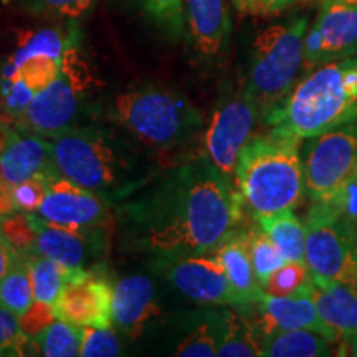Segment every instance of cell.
Listing matches in <instances>:
<instances>
[{"mask_svg": "<svg viewBox=\"0 0 357 357\" xmlns=\"http://www.w3.org/2000/svg\"><path fill=\"white\" fill-rule=\"evenodd\" d=\"M19 132H20L19 128H12L7 121L0 119V154L7 149V146L15 139Z\"/></svg>", "mask_w": 357, "mask_h": 357, "instance_id": "44", "label": "cell"}, {"mask_svg": "<svg viewBox=\"0 0 357 357\" xmlns=\"http://www.w3.org/2000/svg\"><path fill=\"white\" fill-rule=\"evenodd\" d=\"M265 119L271 131L301 141L357 121V58L329 61L307 73Z\"/></svg>", "mask_w": 357, "mask_h": 357, "instance_id": "2", "label": "cell"}, {"mask_svg": "<svg viewBox=\"0 0 357 357\" xmlns=\"http://www.w3.org/2000/svg\"><path fill=\"white\" fill-rule=\"evenodd\" d=\"M113 284L93 270L73 275L53 307L58 319L79 328L111 324Z\"/></svg>", "mask_w": 357, "mask_h": 357, "instance_id": "14", "label": "cell"}, {"mask_svg": "<svg viewBox=\"0 0 357 357\" xmlns=\"http://www.w3.org/2000/svg\"><path fill=\"white\" fill-rule=\"evenodd\" d=\"M82 61L73 47L61 58V71L55 82L37 93L17 119V128L29 134L53 137L75 128L82 111Z\"/></svg>", "mask_w": 357, "mask_h": 357, "instance_id": "9", "label": "cell"}, {"mask_svg": "<svg viewBox=\"0 0 357 357\" xmlns=\"http://www.w3.org/2000/svg\"><path fill=\"white\" fill-rule=\"evenodd\" d=\"M261 230L270 236L287 261H305V223L293 211H283L273 215L257 218Z\"/></svg>", "mask_w": 357, "mask_h": 357, "instance_id": "24", "label": "cell"}, {"mask_svg": "<svg viewBox=\"0 0 357 357\" xmlns=\"http://www.w3.org/2000/svg\"><path fill=\"white\" fill-rule=\"evenodd\" d=\"M144 6L155 20L178 33L184 24V3L182 0H144Z\"/></svg>", "mask_w": 357, "mask_h": 357, "instance_id": "38", "label": "cell"}, {"mask_svg": "<svg viewBox=\"0 0 357 357\" xmlns=\"http://www.w3.org/2000/svg\"><path fill=\"white\" fill-rule=\"evenodd\" d=\"M121 354V339L113 326H86L83 328V357H114Z\"/></svg>", "mask_w": 357, "mask_h": 357, "instance_id": "35", "label": "cell"}, {"mask_svg": "<svg viewBox=\"0 0 357 357\" xmlns=\"http://www.w3.org/2000/svg\"><path fill=\"white\" fill-rule=\"evenodd\" d=\"M339 339H342V342H344V349L351 351L349 352L351 356H357V333L347 334V336H342Z\"/></svg>", "mask_w": 357, "mask_h": 357, "instance_id": "46", "label": "cell"}, {"mask_svg": "<svg viewBox=\"0 0 357 357\" xmlns=\"http://www.w3.org/2000/svg\"><path fill=\"white\" fill-rule=\"evenodd\" d=\"M33 303L35 298L29 260L25 255L15 252L6 276L0 281V305L22 318Z\"/></svg>", "mask_w": 357, "mask_h": 357, "instance_id": "25", "label": "cell"}, {"mask_svg": "<svg viewBox=\"0 0 357 357\" xmlns=\"http://www.w3.org/2000/svg\"><path fill=\"white\" fill-rule=\"evenodd\" d=\"M263 333L240 312L222 310V336L217 356L257 357L261 356Z\"/></svg>", "mask_w": 357, "mask_h": 357, "instance_id": "23", "label": "cell"}, {"mask_svg": "<svg viewBox=\"0 0 357 357\" xmlns=\"http://www.w3.org/2000/svg\"><path fill=\"white\" fill-rule=\"evenodd\" d=\"M263 291L273 296H293L312 291V276L306 261H287L271 273Z\"/></svg>", "mask_w": 357, "mask_h": 357, "instance_id": "30", "label": "cell"}, {"mask_svg": "<svg viewBox=\"0 0 357 357\" xmlns=\"http://www.w3.org/2000/svg\"><path fill=\"white\" fill-rule=\"evenodd\" d=\"M0 235L7 240L8 245L22 255L33 253L35 247V225L32 213L15 212L2 217V230Z\"/></svg>", "mask_w": 357, "mask_h": 357, "instance_id": "34", "label": "cell"}, {"mask_svg": "<svg viewBox=\"0 0 357 357\" xmlns=\"http://www.w3.org/2000/svg\"><path fill=\"white\" fill-rule=\"evenodd\" d=\"M307 25V17H298L268 26L253 42L243 93L265 113L287 98L303 70Z\"/></svg>", "mask_w": 357, "mask_h": 357, "instance_id": "6", "label": "cell"}, {"mask_svg": "<svg viewBox=\"0 0 357 357\" xmlns=\"http://www.w3.org/2000/svg\"><path fill=\"white\" fill-rule=\"evenodd\" d=\"M301 159L311 202L337 197L357 176V121L307 137Z\"/></svg>", "mask_w": 357, "mask_h": 357, "instance_id": "8", "label": "cell"}, {"mask_svg": "<svg viewBox=\"0 0 357 357\" xmlns=\"http://www.w3.org/2000/svg\"><path fill=\"white\" fill-rule=\"evenodd\" d=\"M187 26L194 48L204 56H217L227 48L230 17L223 0H187Z\"/></svg>", "mask_w": 357, "mask_h": 357, "instance_id": "19", "label": "cell"}, {"mask_svg": "<svg viewBox=\"0 0 357 357\" xmlns=\"http://www.w3.org/2000/svg\"><path fill=\"white\" fill-rule=\"evenodd\" d=\"M13 253H15V250H13L10 245H8L7 240L0 235V281L6 276L8 266H10Z\"/></svg>", "mask_w": 357, "mask_h": 357, "instance_id": "43", "label": "cell"}, {"mask_svg": "<svg viewBox=\"0 0 357 357\" xmlns=\"http://www.w3.org/2000/svg\"><path fill=\"white\" fill-rule=\"evenodd\" d=\"M247 235L253 270H255L258 284H260L263 289L271 273L278 270L283 263H287V260L281 255L278 247L271 242L270 236L261 230L260 225H258L257 229L247 231Z\"/></svg>", "mask_w": 357, "mask_h": 357, "instance_id": "31", "label": "cell"}, {"mask_svg": "<svg viewBox=\"0 0 357 357\" xmlns=\"http://www.w3.org/2000/svg\"><path fill=\"white\" fill-rule=\"evenodd\" d=\"M32 339L37 346L38 356L77 357L82 351L83 328L56 318Z\"/></svg>", "mask_w": 357, "mask_h": 357, "instance_id": "27", "label": "cell"}, {"mask_svg": "<svg viewBox=\"0 0 357 357\" xmlns=\"http://www.w3.org/2000/svg\"><path fill=\"white\" fill-rule=\"evenodd\" d=\"M15 200H13V184L0 176V215L6 217L15 213Z\"/></svg>", "mask_w": 357, "mask_h": 357, "instance_id": "41", "label": "cell"}, {"mask_svg": "<svg viewBox=\"0 0 357 357\" xmlns=\"http://www.w3.org/2000/svg\"><path fill=\"white\" fill-rule=\"evenodd\" d=\"M312 300L339 337L357 333V287L312 276Z\"/></svg>", "mask_w": 357, "mask_h": 357, "instance_id": "20", "label": "cell"}, {"mask_svg": "<svg viewBox=\"0 0 357 357\" xmlns=\"http://www.w3.org/2000/svg\"><path fill=\"white\" fill-rule=\"evenodd\" d=\"M331 339L307 329L273 331L263 336L265 357H328L334 356Z\"/></svg>", "mask_w": 357, "mask_h": 357, "instance_id": "22", "label": "cell"}, {"mask_svg": "<svg viewBox=\"0 0 357 357\" xmlns=\"http://www.w3.org/2000/svg\"><path fill=\"white\" fill-rule=\"evenodd\" d=\"M109 200L58 176L48 181L35 215L70 229H100L109 222Z\"/></svg>", "mask_w": 357, "mask_h": 357, "instance_id": "12", "label": "cell"}, {"mask_svg": "<svg viewBox=\"0 0 357 357\" xmlns=\"http://www.w3.org/2000/svg\"><path fill=\"white\" fill-rule=\"evenodd\" d=\"M0 230H2V215H0Z\"/></svg>", "mask_w": 357, "mask_h": 357, "instance_id": "47", "label": "cell"}, {"mask_svg": "<svg viewBox=\"0 0 357 357\" xmlns=\"http://www.w3.org/2000/svg\"><path fill=\"white\" fill-rule=\"evenodd\" d=\"M213 257L220 261L222 268L229 276L230 284L240 296V300L243 301L245 310H248L250 306H255L263 289L258 284L255 270H253L247 231H243V234L235 231L229 240H225L213 252Z\"/></svg>", "mask_w": 357, "mask_h": 357, "instance_id": "21", "label": "cell"}, {"mask_svg": "<svg viewBox=\"0 0 357 357\" xmlns=\"http://www.w3.org/2000/svg\"><path fill=\"white\" fill-rule=\"evenodd\" d=\"M263 336L273 331L288 329H307L329 337L333 342L339 341L336 333L324 323L319 316L311 293H300L293 296H273L263 291L255 303Z\"/></svg>", "mask_w": 357, "mask_h": 357, "instance_id": "15", "label": "cell"}, {"mask_svg": "<svg viewBox=\"0 0 357 357\" xmlns=\"http://www.w3.org/2000/svg\"><path fill=\"white\" fill-rule=\"evenodd\" d=\"M243 197L207 158L174 169L128 207L142 248L160 258L207 255L242 222Z\"/></svg>", "mask_w": 357, "mask_h": 357, "instance_id": "1", "label": "cell"}, {"mask_svg": "<svg viewBox=\"0 0 357 357\" xmlns=\"http://www.w3.org/2000/svg\"><path fill=\"white\" fill-rule=\"evenodd\" d=\"M66 48L68 47H66L65 38L61 37L60 32L50 29L40 30V32L25 35L20 40L19 48L10 56V60L7 61V65L19 66L22 61L38 55H47L56 58V60H61Z\"/></svg>", "mask_w": 357, "mask_h": 357, "instance_id": "32", "label": "cell"}, {"mask_svg": "<svg viewBox=\"0 0 357 357\" xmlns=\"http://www.w3.org/2000/svg\"><path fill=\"white\" fill-rule=\"evenodd\" d=\"M116 121L151 149L182 146L197 131L202 118L185 96L159 86L134 88L116 96Z\"/></svg>", "mask_w": 357, "mask_h": 357, "instance_id": "5", "label": "cell"}, {"mask_svg": "<svg viewBox=\"0 0 357 357\" xmlns=\"http://www.w3.org/2000/svg\"><path fill=\"white\" fill-rule=\"evenodd\" d=\"M258 111L257 102L245 93L230 98L217 106L205 132V158L234 184L236 164L252 141Z\"/></svg>", "mask_w": 357, "mask_h": 357, "instance_id": "10", "label": "cell"}, {"mask_svg": "<svg viewBox=\"0 0 357 357\" xmlns=\"http://www.w3.org/2000/svg\"><path fill=\"white\" fill-rule=\"evenodd\" d=\"M35 225L33 253L52 258L65 266L70 275L91 270L93 263L100 260L106 248V238L100 229H70L45 222L32 213Z\"/></svg>", "mask_w": 357, "mask_h": 357, "instance_id": "13", "label": "cell"}, {"mask_svg": "<svg viewBox=\"0 0 357 357\" xmlns=\"http://www.w3.org/2000/svg\"><path fill=\"white\" fill-rule=\"evenodd\" d=\"M298 2H305V0H258V12L278 13Z\"/></svg>", "mask_w": 357, "mask_h": 357, "instance_id": "42", "label": "cell"}, {"mask_svg": "<svg viewBox=\"0 0 357 357\" xmlns=\"http://www.w3.org/2000/svg\"><path fill=\"white\" fill-rule=\"evenodd\" d=\"M326 204L333 205V207L336 208V211L341 213L357 231V176L352 178L346 189L342 190L337 197H334L333 200H329V202Z\"/></svg>", "mask_w": 357, "mask_h": 357, "instance_id": "40", "label": "cell"}, {"mask_svg": "<svg viewBox=\"0 0 357 357\" xmlns=\"http://www.w3.org/2000/svg\"><path fill=\"white\" fill-rule=\"evenodd\" d=\"M48 139L58 174L109 202L137 181L134 155L106 129L75 126Z\"/></svg>", "mask_w": 357, "mask_h": 357, "instance_id": "4", "label": "cell"}, {"mask_svg": "<svg viewBox=\"0 0 357 357\" xmlns=\"http://www.w3.org/2000/svg\"><path fill=\"white\" fill-rule=\"evenodd\" d=\"M159 314L153 280L146 275H131L113 284L111 324L118 333L136 339L147 323Z\"/></svg>", "mask_w": 357, "mask_h": 357, "instance_id": "16", "label": "cell"}, {"mask_svg": "<svg viewBox=\"0 0 357 357\" xmlns=\"http://www.w3.org/2000/svg\"><path fill=\"white\" fill-rule=\"evenodd\" d=\"M55 318V307L52 305H43V303L35 301L32 307L20 318V324L22 329H24L30 337H33L35 334L42 331L45 326L50 324Z\"/></svg>", "mask_w": 357, "mask_h": 357, "instance_id": "39", "label": "cell"}, {"mask_svg": "<svg viewBox=\"0 0 357 357\" xmlns=\"http://www.w3.org/2000/svg\"><path fill=\"white\" fill-rule=\"evenodd\" d=\"M222 336V310L207 312L192 331L182 339L174 354L181 357L217 356Z\"/></svg>", "mask_w": 357, "mask_h": 357, "instance_id": "28", "label": "cell"}, {"mask_svg": "<svg viewBox=\"0 0 357 357\" xmlns=\"http://www.w3.org/2000/svg\"><path fill=\"white\" fill-rule=\"evenodd\" d=\"M48 181L43 177H33L29 181L13 185V200H15L17 212L35 213L47 192Z\"/></svg>", "mask_w": 357, "mask_h": 357, "instance_id": "37", "label": "cell"}, {"mask_svg": "<svg viewBox=\"0 0 357 357\" xmlns=\"http://www.w3.org/2000/svg\"><path fill=\"white\" fill-rule=\"evenodd\" d=\"M160 271L177 291L192 301L245 311L243 301L215 257H166L160 261Z\"/></svg>", "mask_w": 357, "mask_h": 357, "instance_id": "11", "label": "cell"}, {"mask_svg": "<svg viewBox=\"0 0 357 357\" xmlns=\"http://www.w3.org/2000/svg\"><path fill=\"white\" fill-rule=\"evenodd\" d=\"M38 356L33 339L22 329L20 318L0 305V357L7 356Z\"/></svg>", "mask_w": 357, "mask_h": 357, "instance_id": "33", "label": "cell"}, {"mask_svg": "<svg viewBox=\"0 0 357 357\" xmlns=\"http://www.w3.org/2000/svg\"><path fill=\"white\" fill-rule=\"evenodd\" d=\"M60 71L61 60L47 55H38L22 61L19 66H10L6 63L0 77H2V82L20 78L37 95V93L43 91L45 88L50 86L55 82Z\"/></svg>", "mask_w": 357, "mask_h": 357, "instance_id": "29", "label": "cell"}, {"mask_svg": "<svg viewBox=\"0 0 357 357\" xmlns=\"http://www.w3.org/2000/svg\"><path fill=\"white\" fill-rule=\"evenodd\" d=\"M25 257L29 260L35 301L53 306L71 278L70 271L58 261L40 253H29Z\"/></svg>", "mask_w": 357, "mask_h": 357, "instance_id": "26", "label": "cell"}, {"mask_svg": "<svg viewBox=\"0 0 357 357\" xmlns=\"http://www.w3.org/2000/svg\"><path fill=\"white\" fill-rule=\"evenodd\" d=\"M234 3L242 12L258 13V0H234Z\"/></svg>", "mask_w": 357, "mask_h": 357, "instance_id": "45", "label": "cell"}, {"mask_svg": "<svg viewBox=\"0 0 357 357\" xmlns=\"http://www.w3.org/2000/svg\"><path fill=\"white\" fill-rule=\"evenodd\" d=\"M312 25L323 40V65L357 55V0H323Z\"/></svg>", "mask_w": 357, "mask_h": 357, "instance_id": "17", "label": "cell"}, {"mask_svg": "<svg viewBox=\"0 0 357 357\" xmlns=\"http://www.w3.org/2000/svg\"><path fill=\"white\" fill-rule=\"evenodd\" d=\"M298 137L271 131L253 136L236 164L235 184L255 218L294 211L305 197Z\"/></svg>", "mask_w": 357, "mask_h": 357, "instance_id": "3", "label": "cell"}, {"mask_svg": "<svg viewBox=\"0 0 357 357\" xmlns=\"http://www.w3.org/2000/svg\"><path fill=\"white\" fill-rule=\"evenodd\" d=\"M305 261L311 276L357 287V231L333 205L311 202Z\"/></svg>", "mask_w": 357, "mask_h": 357, "instance_id": "7", "label": "cell"}, {"mask_svg": "<svg viewBox=\"0 0 357 357\" xmlns=\"http://www.w3.org/2000/svg\"><path fill=\"white\" fill-rule=\"evenodd\" d=\"M0 176L13 185L33 177L52 181L60 176L53 164L50 139L37 134H17L15 139L0 154Z\"/></svg>", "mask_w": 357, "mask_h": 357, "instance_id": "18", "label": "cell"}, {"mask_svg": "<svg viewBox=\"0 0 357 357\" xmlns=\"http://www.w3.org/2000/svg\"><path fill=\"white\" fill-rule=\"evenodd\" d=\"M96 0H20L22 7L32 13L78 19L91 8Z\"/></svg>", "mask_w": 357, "mask_h": 357, "instance_id": "36", "label": "cell"}]
</instances>
